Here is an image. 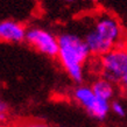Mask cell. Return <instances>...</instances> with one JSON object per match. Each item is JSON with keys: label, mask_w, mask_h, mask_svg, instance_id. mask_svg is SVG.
<instances>
[{"label": "cell", "mask_w": 127, "mask_h": 127, "mask_svg": "<svg viewBox=\"0 0 127 127\" xmlns=\"http://www.w3.org/2000/svg\"><path fill=\"white\" fill-rule=\"evenodd\" d=\"M83 39L91 55L100 57L114 48L125 46L126 33L121 21L114 14L101 11L95 14Z\"/></svg>", "instance_id": "6da1fadb"}, {"label": "cell", "mask_w": 127, "mask_h": 127, "mask_svg": "<svg viewBox=\"0 0 127 127\" xmlns=\"http://www.w3.org/2000/svg\"><path fill=\"white\" fill-rule=\"evenodd\" d=\"M90 50L83 36L64 32L58 35L57 58L62 68L72 82L82 84L85 77V64L90 57Z\"/></svg>", "instance_id": "7a4b0ae2"}, {"label": "cell", "mask_w": 127, "mask_h": 127, "mask_svg": "<svg viewBox=\"0 0 127 127\" xmlns=\"http://www.w3.org/2000/svg\"><path fill=\"white\" fill-rule=\"evenodd\" d=\"M72 97L89 116L96 120L103 121L111 112V101L99 98L92 90L91 85L79 84L73 89Z\"/></svg>", "instance_id": "3957f363"}, {"label": "cell", "mask_w": 127, "mask_h": 127, "mask_svg": "<svg viewBox=\"0 0 127 127\" xmlns=\"http://www.w3.org/2000/svg\"><path fill=\"white\" fill-rule=\"evenodd\" d=\"M101 76L116 85L127 73V47H118L100 56Z\"/></svg>", "instance_id": "277c9868"}, {"label": "cell", "mask_w": 127, "mask_h": 127, "mask_svg": "<svg viewBox=\"0 0 127 127\" xmlns=\"http://www.w3.org/2000/svg\"><path fill=\"white\" fill-rule=\"evenodd\" d=\"M26 42L48 57H57L58 54V36L53 34L46 28L31 27L27 29Z\"/></svg>", "instance_id": "5b68a950"}, {"label": "cell", "mask_w": 127, "mask_h": 127, "mask_svg": "<svg viewBox=\"0 0 127 127\" xmlns=\"http://www.w3.org/2000/svg\"><path fill=\"white\" fill-rule=\"evenodd\" d=\"M27 29L22 23L13 20L0 21V41L6 43H21L26 41Z\"/></svg>", "instance_id": "8992f818"}, {"label": "cell", "mask_w": 127, "mask_h": 127, "mask_svg": "<svg viewBox=\"0 0 127 127\" xmlns=\"http://www.w3.org/2000/svg\"><path fill=\"white\" fill-rule=\"evenodd\" d=\"M116 86L117 85L114 83H112L111 81L104 78L103 76L100 78H97L96 81H93V83L91 84V88H92V90L95 91L97 96L101 98V99L107 100V101H112L114 99Z\"/></svg>", "instance_id": "52a82bcc"}, {"label": "cell", "mask_w": 127, "mask_h": 127, "mask_svg": "<svg viewBox=\"0 0 127 127\" xmlns=\"http://www.w3.org/2000/svg\"><path fill=\"white\" fill-rule=\"evenodd\" d=\"M111 112L118 118H125L127 114L126 105L119 99H113L111 101Z\"/></svg>", "instance_id": "ba28073f"}, {"label": "cell", "mask_w": 127, "mask_h": 127, "mask_svg": "<svg viewBox=\"0 0 127 127\" xmlns=\"http://www.w3.org/2000/svg\"><path fill=\"white\" fill-rule=\"evenodd\" d=\"M8 116V105L2 98H0V121L6 120Z\"/></svg>", "instance_id": "9c48e42d"}, {"label": "cell", "mask_w": 127, "mask_h": 127, "mask_svg": "<svg viewBox=\"0 0 127 127\" xmlns=\"http://www.w3.org/2000/svg\"><path fill=\"white\" fill-rule=\"evenodd\" d=\"M118 86L120 88V90H121V92L125 95V96L127 97V73L124 76L123 78H121V81L119 82V84H118Z\"/></svg>", "instance_id": "30bf717a"}, {"label": "cell", "mask_w": 127, "mask_h": 127, "mask_svg": "<svg viewBox=\"0 0 127 127\" xmlns=\"http://www.w3.org/2000/svg\"><path fill=\"white\" fill-rule=\"evenodd\" d=\"M22 127H50L48 124L43 121H31V123L25 124Z\"/></svg>", "instance_id": "8fae6325"}, {"label": "cell", "mask_w": 127, "mask_h": 127, "mask_svg": "<svg viewBox=\"0 0 127 127\" xmlns=\"http://www.w3.org/2000/svg\"><path fill=\"white\" fill-rule=\"evenodd\" d=\"M63 2H65V4H73V2H76L77 0H61Z\"/></svg>", "instance_id": "7c38bea8"}, {"label": "cell", "mask_w": 127, "mask_h": 127, "mask_svg": "<svg viewBox=\"0 0 127 127\" xmlns=\"http://www.w3.org/2000/svg\"><path fill=\"white\" fill-rule=\"evenodd\" d=\"M91 1H92V2H96V4H97V2H98V1H100V0H91Z\"/></svg>", "instance_id": "4fadbf2b"}, {"label": "cell", "mask_w": 127, "mask_h": 127, "mask_svg": "<svg viewBox=\"0 0 127 127\" xmlns=\"http://www.w3.org/2000/svg\"><path fill=\"white\" fill-rule=\"evenodd\" d=\"M58 127H63V126H58Z\"/></svg>", "instance_id": "5bb4252c"}]
</instances>
